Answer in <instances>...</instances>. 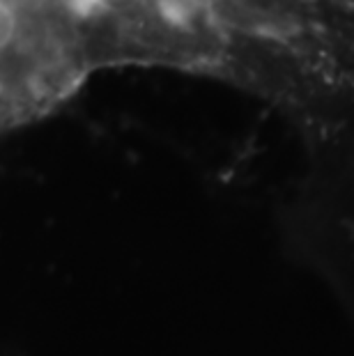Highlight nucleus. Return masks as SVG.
I'll list each match as a JSON object with an SVG mask.
<instances>
[{"label":"nucleus","mask_w":354,"mask_h":356,"mask_svg":"<svg viewBox=\"0 0 354 356\" xmlns=\"http://www.w3.org/2000/svg\"><path fill=\"white\" fill-rule=\"evenodd\" d=\"M95 72L86 0H0V136L49 115Z\"/></svg>","instance_id":"f257e3e1"}]
</instances>
